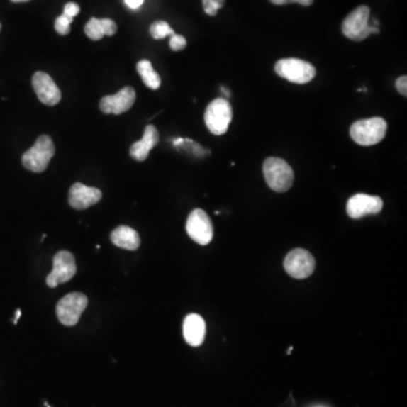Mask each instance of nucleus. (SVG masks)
Listing matches in <instances>:
<instances>
[{"label": "nucleus", "mask_w": 407, "mask_h": 407, "mask_svg": "<svg viewBox=\"0 0 407 407\" xmlns=\"http://www.w3.org/2000/svg\"><path fill=\"white\" fill-rule=\"evenodd\" d=\"M152 37L155 40H162L167 37H171L174 33L171 26L165 21H157L153 23L150 28Z\"/></svg>", "instance_id": "20"}, {"label": "nucleus", "mask_w": 407, "mask_h": 407, "mask_svg": "<svg viewBox=\"0 0 407 407\" xmlns=\"http://www.w3.org/2000/svg\"><path fill=\"white\" fill-rule=\"evenodd\" d=\"M79 11H81V9H79V6L77 4L68 3L65 6L64 14L74 20V17L79 15Z\"/></svg>", "instance_id": "24"}, {"label": "nucleus", "mask_w": 407, "mask_h": 407, "mask_svg": "<svg viewBox=\"0 0 407 407\" xmlns=\"http://www.w3.org/2000/svg\"><path fill=\"white\" fill-rule=\"evenodd\" d=\"M382 207L384 201L378 196L357 194L347 201L346 212L350 218L359 220L367 215L378 214L381 212Z\"/></svg>", "instance_id": "11"}, {"label": "nucleus", "mask_w": 407, "mask_h": 407, "mask_svg": "<svg viewBox=\"0 0 407 407\" xmlns=\"http://www.w3.org/2000/svg\"><path fill=\"white\" fill-rule=\"evenodd\" d=\"M125 1L126 5L131 9H138L144 3V0H125Z\"/></svg>", "instance_id": "26"}, {"label": "nucleus", "mask_w": 407, "mask_h": 407, "mask_svg": "<svg viewBox=\"0 0 407 407\" xmlns=\"http://www.w3.org/2000/svg\"><path fill=\"white\" fill-rule=\"evenodd\" d=\"M271 3H273L274 5H286V4H290V0H269Z\"/></svg>", "instance_id": "28"}, {"label": "nucleus", "mask_w": 407, "mask_h": 407, "mask_svg": "<svg viewBox=\"0 0 407 407\" xmlns=\"http://www.w3.org/2000/svg\"><path fill=\"white\" fill-rule=\"evenodd\" d=\"M13 3H24V1H28V0H11Z\"/></svg>", "instance_id": "31"}, {"label": "nucleus", "mask_w": 407, "mask_h": 407, "mask_svg": "<svg viewBox=\"0 0 407 407\" xmlns=\"http://www.w3.org/2000/svg\"><path fill=\"white\" fill-rule=\"evenodd\" d=\"M21 315H22V311L20 309L17 310L16 315H15L14 324H16L17 320L20 319Z\"/></svg>", "instance_id": "29"}, {"label": "nucleus", "mask_w": 407, "mask_h": 407, "mask_svg": "<svg viewBox=\"0 0 407 407\" xmlns=\"http://www.w3.org/2000/svg\"><path fill=\"white\" fill-rule=\"evenodd\" d=\"M111 241L118 248L126 250H136L140 248V238L138 232L129 226H118L111 233Z\"/></svg>", "instance_id": "18"}, {"label": "nucleus", "mask_w": 407, "mask_h": 407, "mask_svg": "<svg viewBox=\"0 0 407 407\" xmlns=\"http://www.w3.org/2000/svg\"><path fill=\"white\" fill-rule=\"evenodd\" d=\"M76 271L77 267L73 254L69 251H59L53 257L52 272L48 275L45 283L53 289L62 283L69 282L75 277Z\"/></svg>", "instance_id": "8"}, {"label": "nucleus", "mask_w": 407, "mask_h": 407, "mask_svg": "<svg viewBox=\"0 0 407 407\" xmlns=\"http://www.w3.org/2000/svg\"><path fill=\"white\" fill-rule=\"evenodd\" d=\"M293 347H290V349H289V351H287V355H291V352H292Z\"/></svg>", "instance_id": "32"}, {"label": "nucleus", "mask_w": 407, "mask_h": 407, "mask_svg": "<svg viewBox=\"0 0 407 407\" xmlns=\"http://www.w3.org/2000/svg\"><path fill=\"white\" fill-rule=\"evenodd\" d=\"M203 1V11L209 16H215L218 14V9H222L225 0H201Z\"/></svg>", "instance_id": "22"}, {"label": "nucleus", "mask_w": 407, "mask_h": 407, "mask_svg": "<svg viewBox=\"0 0 407 407\" xmlns=\"http://www.w3.org/2000/svg\"><path fill=\"white\" fill-rule=\"evenodd\" d=\"M264 177L268 186L277 193H285L292 187L294 172L289 163L279 157H268L264 162Z\"/></svg>", "instance_id": "3"}, {"label": "nucleus", "mask_w": 407, "mask_h": 407, "mask_svg": "<svg viewBox=\"0 0 407 407\" xmlns=\"http://www.w3.org/2000/svg\"><path fill=\"white\" fill-rule=\"evenodd\" d=\"M316 407H325V406H316Z\"/></svg>", "instance_id": "34"}, {"label": "nucleus", "mask_w": 407, "mask_h": 407, "mask_svg": "<svg viewBox=\"0 0 407 407\" xmlns=\"http://www.w3.org/2000/svg\"><path fill=\"white\" fill-rule=\"evenodd\" d=\"M73 18H69L65 14L60 15L55 22V30H56L57 33L60 34V35L69 34L70 24L73 23Z\"/></svg>", "instance_id": "21"}, {"label": "nucleus", "mask_w": 407, "mask_h": 407, "mask_svg": "<svg viewBox=\"0 0 407 407\" xmlns=\"http://www.w3.org/2000/svg\"><path fill=\"white\" fill-rule=\"evenodd\" d=\"M277 75L294 84H307L316 76V68L301 59H281L275 65Z\"/></svg>", "instance_id": "6"}, {"label": "nucleus", "mask_w": 407, "mask_h": 407, "mask_svg": "<svg viewBox=\"0 0 407 407\" xmlns=\"http://www.w3.org/2000/svg\"><path fill=\"white\" fill-rule=\"evenodd\" d=\"M102 199V193L98 188L87 187L81 182L74 184L69 190V205L75 209H87L98 203Z\"/></svg>", "instance_id": "14"}, {"label": "nucleus", "mask_w": 407, "mask_h": 407, "mask_svg": "<svg viewBox=\"0 0 407 407\" xmlns=\"http://www.w3.org/2000/svg\"><path fill=\"white\" fill-rule=\"evenodd\" d=\"M159 140L160 136L157 129L153 125L146 126L142 140L134 143L130 147L129 153H130L131 157L138 162L145 161L150 155L152 148L155 147L159 144Z\"/></svg>", "instance_id": "16"}, {"label": "nucleus", "mask_w": 407, "mask_h": 407, "mask_svg": "<svg viewBox=\"0 0 407 407\" xmlns=\"http://www.w3.org/2000/svg\"><path fill=\"white\" fill-rule=\"evenodd\" d=\"M315 267V258L304 249H294L285 257V272L293 279H307L313 273Z\"/></svg>", "instance_id": "10"}, {"label": "nucleus", "mask_w": 407, "mask_h": 407, "mask_svg": "<svg viewBox=\"0 0 407 407\" xmlns=\"http://www.w3.org/2000/svg\"><path fill=\"white\" fill-rule=\"evenodd\" d=\"M369 20L370 9L368 6H359L344 20L342 26L344 35L353 41H362L370 37V34L379 33L378 26L370 24Z\"/></svg>", "instance_id": "2"}, {"label": "nucleus", "mask_w": 407, "mask_h": 407, "mask_svg": "<svg viewBox=\"0 0 407 407\" xmlns=\"http://www.w3.org/2000/svg\"><path fill=\"white\" fill-rule=\"evenodd\" d=\"M182 332H184V340L190 346H194V347L201 346L206 335V324L203 317L197 313L188 315L184 318Z\"/></svg>", "instance_id": "15"}, {"label": "nucleus", "mask_w": 407, "mask_h": 407, "mask_svg": "<svg viewBox=\"0 0 407 407\" xmlns=\"http://www.w3.org/2000/svg\"><path fill=\"white\" fill-rule=\"evenodd\" d=\"M187 47V40L184 39L182 35L179 34H173L171 35L170 48L171 50L180 51L184 50V48Z\"/></svg>", "instance_id": "23"}, {"label": "nucleus", "mask_w": 407, "mask_h": 407, "mask_svg": "<svg viewBox=\"0 0 407 407\" xmlns=\"http://www.w3.org/2000/svg\"><path fill=\"white\" fill-rule=\"evenodd\" d=\"M137 72L142 77L143 82L145 84L148 89H157L161 87V77L159 74L155 72L151 62L148 60H140L137 64Z\"/></svg>", "instance_id": "19"}, {"label": "nucleus", "mask_w": 407, "mask_h": 407, "mask_svg": "<svg viewBox=\"0 0 407 407\" xmlns=\"http://www.w3.org/2000/svg\"><path fill=\"white\" fill-rule=\"evenodd\" d=\"M290 3L300 4L302 6L313 5V0H290Z\"/></svg>", "instance_id": "27"}, {"label": "nucleus", "mask_w": 407, "mask_h": 407, "mask_svg": "<svg viewBox=\"0 0 407 407\" xmlns=\"http://www.w3.org/2000/svg\"><path fill=\"white\" fill-rule=\"evenodd\" d=\"M387 133V123L380 117L355 121L351 126L350 135L357 145L372 146L381 142Z\"/></svg>", "instance_id": "1"}, {"label": "nucleus", "mask_w": 407, "mask_h": 407, "mask_svg": "<svg viewBox=\"0 0 407 407\" xmlns=\"http://www.w3.org/2000/svg\"><path fill=\"white\" fill-rule=\"evenodd\" d=\"M55 153H56V148H55L51 137L48 135H41L35 144L23 155V165L32 172H43L50 163V160L52 159Z\"/></svg>", "instance_id": "4"}, {"label": "nucleus", "mask_w": 407, "mask_h": 407, "mask_svg": "<svg viewBox=\"0 0 407 407\" xmlns=\"http://www.w3.org/2000/svg\"><path fill=\"white\" fill-rule=\"evenodd\" d=\"M0 31H1V24H0Z\"/></svg>", "instance_id": "33"}, {"label": "nucleus", "mask_w": 407, "mask_h": 407, "mask_svg": "<svg viewBox=\"0 0 407 407\" xmlns=\"http://www.w3.org/2000/svg\"><path fill=\"white\" fill-rule=\"evenodd\" d=\"M87 303L89 300L83 293H69L57 304L56 313L59 321L65 326H75L84 310L87 309Z\"/></svg>", "instance_id": "7"}, {"label": "nucleus", "mask_w": 407, "mask_h": 407, "mask_svg": "<svg viewBox=\"0 0 407 407\" xmlns=\"http://www.w3.org/2000/svg\"><path fill=\"white\" fill-rule=\"evenodd\" d=\"M117 30V24H116L113 21L110 20V18L99 20V18H95V17L91 18V20L87 23L85 28H84L85 34H87L89 39L93 40V41H99V40L102 39L104 35L112 37V35H115Z\"/></svg>", "instance_id": "17"}, {"label": "nucleus", "mask_w": 407, "mask_h": 407, "mask_svg": "<svg viewBox=\"0 0 407 407\" xmlns=\"http://www.w3.org/2000/svg\"><path fill=\"white\" fill-rule=\"evenodd\" d=\"M396 87L398 89V92L401 94L404 95L406 96L407 95V77L406 76H402V77H399L398 79L396 81Z\"/></svg>", "instance_id": "25"}, {"label": "nucleus", "mask_w": 407, "mask_h": 407, "mask_svg": "<svg viewBox=\"0 0 407 407\" xmlns=\"http://www.w3.org/2000/svg\"><path fill=\"white\" fill-rule=\"evenodd\" d=\"M221 92H223L225 94V98H229L230 94H231L229 91H226L225 87H221Z\"/></svg>", "instance_id": "30"}, {"label": "nucleus", "mask_w": 407, "mask_h": 407, "mask_svg": "<svg viewBox=\"0 0 407 407\" xmlns=\"http://www.w3.org/2000/svg\"><path fill=\"white\" fill-rule=\"evenodd\" d=\"M232 118H233L232 106L225 98L215 99L212 101L207 106L203 116L207 128L216 136L225 134L229 129Z\"/></svg>", "instance_id": "5"}, {"label": "nucleus", "mask_w": 407, "mask_h": 407, "mask_svg": "<svg viewBox=\"0 0 407 407\" xmlns=\"http://www.w3.org/2000/svg\"><path fill=\"white\" fill-rule=\"evenodd\" d=\"M136 101V93L133 87H126L121 89L117 94L106 95L101 99L100 110L104 113L121 115L123 112L130 110Z\"/></svg>", "instance_id": "12"}, {"label": "nucleus", "mask_w": 407, "mask_h": 407, "mask_svg": "<svg viewBox=\"0 0 407 407\" xmlns=\"http://www.w3.org/2000/svg\"><path fill=\"white\" fill-rule=\"evenodd\" d=\"M188 235L195 242L201 245H207L213 240L214 230H213L212 221L208 214L201 208L194 209L188 216L186 224Z\"/></svg>", "instance_id": "9"}, {"label": "nucleus", "mask_w": 407, "mask_h": 407, "mask_svg": "<svg viewBox=\"0 0 407 407\" xmlns=\"http://www.w3.org/2000/svg\"><path fill=\"white\" fill-rule=\"evenodd\" d=\"M34 92L38 99L45 106H53L62 100V92L50 75L43 72H37L32 79Z\"/></svg>", "instance_id": "13"}]
</instances>
